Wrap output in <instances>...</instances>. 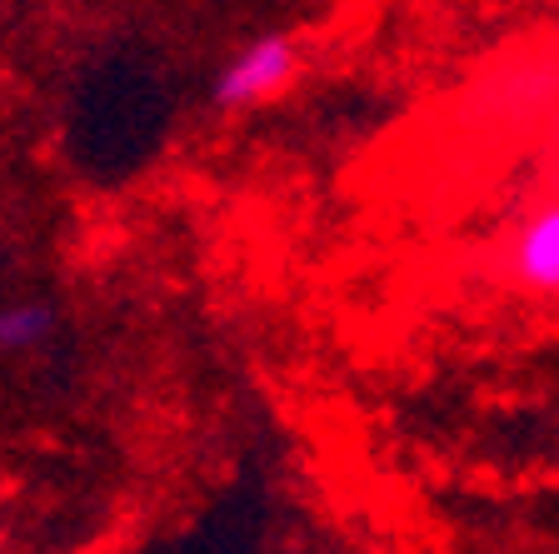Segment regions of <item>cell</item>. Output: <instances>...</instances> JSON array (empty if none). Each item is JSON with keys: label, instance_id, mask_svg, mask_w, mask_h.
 <instances>
[{"label": "cell", "instance_id": "6da1fadb", "mask_svg": "<svg viewBox=\"0 0 559 554\" xmlns=\"http://www.w3.org/2000/svg\"><path fill=\"white\" fill-rule=\"evenodd\" d=\"M295 75H300V46L290 35H260L221 66V75L210 85V101L221 110H245V105L275 101Z\"/></svg>", "mask_w": 559, "mask_h": 554}, {"label": "cell", "instance_id": "7a4b0ae2", "mask_svg": "<svg viewBox=\"0 0 559 554\" xmlns=\"http://www.w3.org/2000/svg\"><path fill=\"white\" fill-rule=\"evenodd\" d=\"M504 275L524 295H559V200L524 220L504 255Z\"/></svg>", "mask_w": 559, "mask_h": 554}, {"label": "cell", "instance_id": "3957f363", "mask_svg": "<svg viewBox=\"0 0 559 554\" xmlns=\"http://www.w3.org/2000/svg\"><path fill=\"white\" fill-rule=\"evenodd\" d=\"M56 330V310L40 300L25 305H0V350L5 355H21V350H35L40 340H50Z\"/></svg>", "mask_w": 559, "mask_h": 554}]
</instances>
